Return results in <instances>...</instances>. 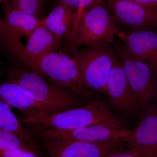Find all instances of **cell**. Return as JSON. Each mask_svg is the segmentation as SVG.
<instances>
[{
    "label": "cell",
    "instance_id": "obj_1",
    "mask_svg": "<svg viewBox=\"0 0 157 157\" xmlns=\"http://www.w3.org/2000/svg\"><path fill=\"white\" fill-rule=\"evenodd\" d=\"M115 25L113 15L103 0H97L77 16L71 33L66 38L65 50L70 54L80 46L112 44L116 35L121 38L124 34Z\"/></svg>",
    "mask_w": 157,
    "mask_h": 157
},
{
    "label": "cell",
    "instance_id": "obj_2",
    "mask_svg": "<svg viewBox=\"0 0 157 157\" xmlns=\"http://www.w3.org/2000/svg\"><path fill=\"white\" fill-rule=\"evenodd\" d=\"M8 80L19 84L33 96L45 115L81 107L80 96L71 90L49 83L33 70L12 67L8 71Z\"/></svg>",
    "mask_w": 157,
    "mask_h": 157
},
{
    "label": "cell",
    "instance_id": "obj_3",
    "mask_svg": "<svg viewBox=\"0 0 157 157\" xmlns=\"http://www.w3.org/2000/svg\"><path fill=\"white\" fill-rule=\"evenodd\" d=\"M25 124H37L46 128L70 130L94 124L124 128L120 118L102 101L90 100L86 105L38 117H25Z\"/></svg>",
    "mask_w": 157,
    "mask_h": 157
},
{
    "label": "cell",
    "instance_id": "obj_4",
    "mask_svg": "<svg viewBox=\"0 0 157 157\" xmlns=\"http://www.w3.org/2000/svg\"><path fill=\"white\" fill-rule=\"evenodd\" d=\"M78 68L85 90L106 93L107 81L117 56L109 45L76 49L70 53Z\"/></svg>",
    "mask_w": 157,
    "mask_h": 157
},
{
    "label": "cell",
    "instance_id": "obj_5",
    "mask_svg": "<svg viewBox=\"0 0 157 157\" xmlns=\"http://www.w3.org/2000/svg\"><path fill=\"white\" fill-rule=\"evenodd\" d=\"M27 65L54 85L71 90L83 98L92 95L82 88L76 63L67 54L52 52Z\"/></svg>",
    "mask_w": 157,
    "mask_h": 157
},
{
    "label": "cell",
    "instance_id": "obj_6",
    "mask_svg": "<svg viewBox=\"0 0 157 157\" xmlns=\"http://www.w3.org/2000/svg\"><path fill=\"white\" fill-rule=\"evenodd\" d=\"M112 44L124 70L133 96L143 111L157 101V76L148 65L127 53L122 45L114 42Z\"/></svg>",
    "mask_w": 157,
    "mask_h": 157
},
{
    "label": "cell",
    "instance_id": "obj_7",
    "mask_svg": "<svg viewBox=\"0 0 157 157\" xmlns=\"http://www.w3.org/2000/svg\"><path fill=\"white\" fill-rule=\"evenodd\" d=\"M36 135L44 141L55 140H80L93 143H127L134 136L135 129L127 130L105 124H94L78 128L59 130L32 125Z\"/></svg>",
    "mask_w": 157,
    "mask_h": 157
},
{
    "label": "cell",
    "instance_id": "obj_8",
    "mask_svg": "<svg viewBox=\"0 0 157 157\" xmlns=\"http://www.w3.org/2000/svg\"><path fill=\"white\" fill-rule=\"evenodd\" d=\"M112 13L116 24L135 29L157 28V10L130 0H103Z\"/></svg>",
    "mask_w": 157,
    "mask_h": 157
},
{
    "label": "cell",
    "instance_id": "obj_9",
    "mask_svg": "<svg viewBox=\"0 0 157 157\" xmlns=\"http://www.w3.org/2000/svg\"><path fill=\"white\" fill-rule=\"evenodd\" d=\"M124 144L55 140L45 141V147L50 157H105L111 152L123 148Z\"/></svg>",
    "mask_w": 157,
    "mask_h": 157
},
{
    "label": "cell",
    "instance_id": "obj_10",
    "mask_svg": "<svg viewBox=\"0 0 157 157\" xmlns=\"http://www.w3.org/2000/svg\"><path fill=\"white\" fill-rule=\"evenodd\" d=\"M134 136L127 144L141 157H157V101L141 113Z\"/></svg>",
    "mask_w": 157,
    "mask_h": 157
},
{
    "label": "cell",
    "instance_id": "obj_11",
    "mask_svg": "<svg viewBox=\"0 0 157 157\" xmlns=\"http://www.w3.org/2000/svg\"><path fill=\"white\" fill-rule=\"evenodd\" d=\"M121 39L127 53L148 65L157 76V32L135 29L124 33Z\"/></svg>",
    "mask_w": 157,
    "mask_h": 157
},
{
    "label": "cell",
    "instance_id": "obj_12",
    "mask_svg": "<svg viewBox=\"0 0 157 157\" xmlns=\"http://www.w3.org/2000/svg\"><path fill=\"white\" fill-rule=\"evenodd\" d=\"M105 94L108 96L111 105L122 112L134 113L140 109L132 94L124 68L117 56L107 81Z\"/></svg>",
    "mask_w": 157,
    "mask_h": 157
},
{
    "label": "cell",
    "instance_id": "obj_13",
    "mask_svg": "<svg viewBox=\"0 0 157 157\" xmlns=\"http://www.w3.org/2000/svg\"><path fill=\"white\" fill-rule=\"evenodd\" d=\"M28 38L18 59L25 65L48 54L60 50L63 39L51 32L42 21Z\"/></svg>",
    "mask_w": 157,
    "mask_h": 157
},
{
    "label": "cell",
    "instance_id": "obj_14",
    "mask_svg": "<svg viewBox=\"0 0 157 157\" xmlns=\"http://www.w3.org/2000/svg\"><path fill=\"white\" fill-rule=\"evenodd\" d=\"M0 100L10 107L19 109L27 114L25 117L45 115L33 96L21 86L13 82H0Z\"/></svg>",
    "mask_w": 157,
    "mask_h": 157
},
{
    "label": "cell",
    "instance_id": "obj_15",
    "mask_svg": "<svg viewBox=\"0 0 157 157\" xmlns=\"http://www.w3.org/2000/svg\"><path fill=\"white\" fill-rule=\"evenodd\" d=\"M2 5V20L20 38L29 37L41 23V20L15 7L10 0H4Z\"/></svg>",
    "mask_w": 157,
    "mask_h": 157
},
{
    "label": "cell",
    "instance_id": "obj_16",
    "mask_svg": "<svg viewBox=\"0 0 157 157\" xmlns=\"http://www.w3.org/2000/svg\"><path fill=\"white\" fill-rule=\"evenodd\" d=\"M78 15V9L59 2L42 23L58 36L66 39L73 29Z\"/></svg>",
    "mask_w": 157,
    "mask_h": 157
},
{
    "label": "cell",
    "instance_id": "obj_17",
    "mask_svg": "<svg viewBox=\"0 0 157 157\" xmlns=\"http://www.w3.org/2000/svg\"><path fill=\"white\" fill-rule=\"evenodd\" d=\"M0 129L17 135L34 147L39 146L33 137L22 126L20 121L12 112L11 107L1 100Z\"/></svg>",
    "mask_w": 157,
    "mask_h": 157
},
{
    "label": "cell",
    "instance_id": "obj_18",
    "mask_svg": "<svg viewBox=\"0 0 157 157\" xmlns=\"http://www.w3.org/2000/svg\"><path fill=\"white\" fill-rule=\"evenodd\" d=\"M17 148L39 153L36 148L17 135L0 129V151Z\"/></svg>",
    "mask_w": 157,
    "mask_h": 157
},
{
    "label": "cell",
    "instance_id": "obj_19",
    "mask_svg": "<svg viewBox=\"0 0 157 157\" xmlns=\"http://www.w3.org/2000/svg\"><path fill=\"white\" fill-rule=\"evenodd\" d=\"M15 7L38 17L43 6L44 0H10Z\"/></svg>",
    "mask_w": 157,
    "mask_h": 157
},
{
    "label": "cell",
    "instance_id": "obj_20",
    "mask_svg": "<svg viewBox=\"0 0 157 157\" xmlns=\"http://www.w3.org/2000/svg\"><path fill=\"white\" fill-rule=\"evenodd\" d=\"M0 157H45L39 156L35 152L23 149L17 148L14 149L1 151Z\"/></svg>",
    "mask_w": 157,
    "mask_h": 157
},
{
    "label": "cell",
    "instance_id": "obj_21",
    "mask_svg": "<svg viewBox=\"0 0 157 157\" xmlns=\"http://www.w3.org/2000/svg\"><path fill=\"white\" fill-rule=\"evenodd\" d=\"M97 0H59V2L78 9V15L89 8Z\"/></svg>",
    "mask_w": 157,
    "mask_h": 157
},
{
    "label": "cell",
    "instance_id": "obj_22",
    "mask_svg": "<svg viewBox=\"0 0 157 157\" xmlns=\"http://www.w3.org/2000/svg\"><path fill=\"white\" fill-rule=\"evenodd\" d=\"M105 157H141L137 152L129 148L117 150L109 153Z\"/></svg>",
    "mask_w": 157,
    "mask_h": 157
},
{
    "label": "cell",
    "instance_id": "obj_23",
    "mask_svg": "<svg viewBox=\"0 0 157 157\" xmlns=\"http://www.w3.org/2000/svg\"><path fill=\"white\" fill-rule=\"evenodd\" d=\"M146 8L157 10V0H130Z\"/></svg>",
    "mask_w": 157,
    "mask_h": 157
},
{
    "label": "cell",
    "instance_id": "obj_24",
    "mask_svg": "<svg viewBox=\"0 0 157 157\" xmlns=\"http://www.w3.org/2000/svg\"><path fill=\"white\" fill-rule=\"evenodd\" d=\"M4 0H0V4H2ZM9 29L5 24L2 18H0V39L6 36L9 33Z\"/></svg>",
    "mask_w": 157,
    "mask_h": 157
}]
</instances>
